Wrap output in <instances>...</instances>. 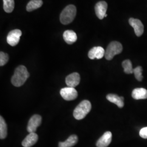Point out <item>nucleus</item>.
Segmentation results:
<instances>
[{
    "mask_svg": "<svg viewBox=\"0 0 147 147\" xmlns=\"http://www.w3.org/2000/svg\"><path fill=\"white\" fill-rule=\"evenodd\" d=\"M30 76V74L24 65H20L16 68L11 82L14 86L19 87L22 86Z\"/></svg>",
    "mask_w": 147,
    "mask_h": 147,
    "instance_id": "obj_1",
    "label": "nucleus"
},
{
    "mask_svg": "<svg viewBox=\"0 0 147 147\" xmlns=\"http://www.w3.org/2000/svg\"><path fill=\"white\" fill-rule=\"evenodd\" d=\"M91 109L92 105L90 101L88 100H83L75 109L73 112L74 117L77 120L82 119L87 115Z\"/></svg>",
    "mask_w": 147,
    "mask_h": 147,
    "instance_id": "obj_2",
    "label": "nucleus"
},
{
    "mask_svg": "<svg viewBox=\"0 0 147 147\" xmlns=\"http://www.w3.org/2000/svg\"><path fill=\"white\" fill-rule=\"evenodd\" d=\"M76 15V7L73 5H67L61 13L60 21L63 25H68L73 21Z\"/></svg>",
    "mask_w": 147,
    "mask_h": 147,
    "instance_id": "obj_3",
    "label": "nucleus"
},
{
    "mask_svg": "<svg viewBox=\"0 0 147 147\" xmlns=\"http://www.w3.org/2000/svg\"><path fill=\"white\" fill-rule=\"evenodd\" d=\"M123 47L121 43L118 42H111L105 51V57L106 59L110 61L118 54L121 53Z\"/></svg>",
    "mask_w": 147,
    "mask_h": 147,
    "instance_id": "obj_4",
    "label": "nucleus"
},
{
    "mask_svg": "<svg viewBox=\"0 0 147 147\" xmlns=\"http://www.w3.org/2000/svg\"><path fill=\"white\" fill-rule=\"evenodd\" d=\"M60 94L64 100L71 101L78 97V92L75 88L67 87L63 88L60 90Z\"/></svg>",
    "mask_w": 147,
    "mask_h": 147,
    "instance_id": "obj_5",
    "label": "nucleus"
},
{
    "mask_svg": "<svg viewBox=\"0 0 147 147\" xmlns=\"http://www.w3.org/2000/svg\"><path fill=\"white\" fill-rule=\"evenodd\" d=\"M22 32L20 30L16 29L11 31L7 37V42L11 47H15L20 41Z\"/></svg>",
    "mask_w": 147,
    "mask_h": 147,
    "instance_id": "obj_6",
    "label": "nucleus"
},
{
    "mask_svg": "<svg viewBox=\"0 0 147 147\" xmlns=\"http://www.w3.org/2000/svg\"><path fill=\"white\" fill-rule=\"evenodd\" d=\"M42 117L38 115H34L28 121L27 130L30 133L35 132L38 127L42 123Z\"/></svg>",
    "mask_w": 147,
    "mask_h": 147,
    "instance_id": "obj_7",
    "label": "nucleus"
},
{
    "mask_svg": "<svg viewBox=\"0 0 147 147\" xmlns=\"http://www.w3.org/2000/svg\"><path fill=\"white\" fill-rule=\"evenodd\" d=\"M107 9V3L105 1H100L95 6V14L97 17L100 19H103L106 14Z\"/></svg>",
    "mask_w": 147,
    "mask_h": 147,
    "instance_id": "obj_8",
    "label": "nucleus"
},
{
    "mask_svg": "<svg viewBox=\"0 0 147 147\" xmlns=\"http://www.w3.org/2000/svg\"><path fill=\"white\" fill-rule=\"evenodd\" d=\"M130 25L131 26L135 31V33L137 37L142 36L144 32V26L139 19L130 18L129 20Z\"/></svg>",
    "mask_w": 147,
    "mask_h": 147,
    "instance_id": "obj_9",
    "label": "nucleus"
},
{
    "mask_svg": "<svg viewBox=\"0 0 147 147\" xmlns=\"http://www.w3.org/2000/svg\"><path fill=\"white\" fill-rule=\"evenodd\" d=\"M112 135L110 131L105 132L96 143L97 147H107L112 141Z\"/></svg>",
    "mask_w": 147,
    "mask_h": 147,
    "instance_id": "obj_10",
    "label": "nucleus"
},
{
    "mask_svg": "<svg viewBox=\"0 0 147 147\" xmlns=\"http://www.w3.org/2000/svg\"><path fill=\"white\" fill-rule=\"evenodd\" d=\"M80 82V76L78 73L70 74L67 76L65 83L68 87L75 88L79 85Z\"/></svg>",
    "mask_w": 147,
    "mask_h": 147,
    "instance_id": "obj_11",
    "label": "nucleus"
},
{
    "mask_svg": "<svg viewBox=\"0 0 147 147\" xmlns=\"http://www.w3.org/2000/svg\"><path fill=\"white\" fill-rule=\"evenodd\" d=\"M105 50L101 47H93L89 50L88 53V57L91 59H101L105 56Z\"/></svg>",
    "mask_w": 147,
    "mask_h": 147,
    "instance_id": "obj_12",
    "label": "nucleus"
},
{
    "mask_svg": "<svg viewBox=\"0 0 147 147\" xmlns=\"http://www.w3.org/2000/svg\"><path fill=\"white\" fill-rule=\"evenodd\" d=\"M38 140V136L35 132L30 133L22 142L24 147H31L34 145Z\"/></svg>",
    "mask_w": 147,
    "mask_h": 147,
    "instance_id": "obj_13",
    "label": "nucleus"
},
{
    "mask_svg": "<svg viewBox=\"0 0 147 147\" xmlns=\"http://www.w3.org/2000/svg\"><path fill=\"white\" fill-rule=\"evenodd\" d=\"M63 39L68 44H72L76 42L78 37L76 33L72 30H67L63 33Z\"/></svg>",
    "mask_w": 147,
    "mask_h": 147,
    "instance_id": "obj_14",
    "label": "nucleus"
},
{
    "mask_svg": "<svg viewBox=\"0 0 147 147\" xmlns=\"http://www.w3.org/2000/svg\"><path fill=\"white\" fill-rule=\"evenodd\" d=\"M106 99L109 101L116 104L119 108H122L124 105V99L123 96H119L118 95L114 94H110L106 96Z\"/></svg>",
    "mask_w": 147,
    "mask_h": 147,
    "instance_id": "obj_15",
    "label": "nucleus"
},
{
    "mask_svg": "<svg viewBox=\"0 0 147 147\" xmlns=\"http://www.w3.org/2000/svg\"><path fill=\"white\" fill-rule=\"evenodd\" d=\"M132 96L135 100L147 99V90L143 88H138L133 90Z\"/></svg>",
    "mask_w": 147,
    "mask_h": 147,
    "instance_id": "obj_16",
    "label": "nucleus"
},
{
    "mask_svg": "<svg viewBox=\"0 0 147 147\" xmlns=\"http://www.w3.org/2000/svg\"><path fill=\"white\" fill-rule=\"evenodd\" d=\"M78 141V137L73 135L70 136L64 142H60L58 143V147H72L74 146Z\"/></svg>",
    "mask_w": 147,
    "mask_h": 147,
    "instance_id": "obj_17",
    "label": "nucleus"
},
{
    "mask_svg": "<svg viewBox=\"0 0 147 147\" xmlns=\"http://www.w3.org/2000/svg\"><path fill=\"white\" fill-rule=\"evenodd\" d=\"M42 5V0H31L26 6V10L28 11L36 10Z\"/></svg>",
    "mask_w": 147,
    "mask_h": 147,
    "instance_id": "obj_18",
    "label": "nucleus"
},
{
    "mask_svg": "<svg viewBox=\"0 0 147 147\" xmlns=\"http://www.w3.org/2000/svg\"><path fill=\"white\" fill-rule=\"evenodd\" d=\"M7 135V126L2 116L0 117V138L5 139Z\"/></svg>",
    "mask_w": 147,
    "mask_h": 147,
    "instance_id": "obj_19",
    "label": "nucleus"
},
{
    "mask_svg": "<svg viewBox=\"0 0 147 147\" xmlns=\"http://www.w3.org/2000/svg\"><path fill=\"white\" fill-rule=\"evenodd\" d=\"M3 9L6 13H11L14 8V0H3Z\"/></svg>",
    "mask_w": 147,
    "mask_h": 147,
    "instance_id": "obj_20",
    "label": "nucleus"
},
{
    "mask_svg": "<svg viewBox=\"0 0 147 147\" xmlns=\"http://www.w3.org/2000/svg\"><path fill=\"white\" fill-rule=\"evenodd\" d=\"M122 67L124 68V71L125 73L127 74L133 73L134 69L132 68L131 62L130 60L126 59L122 63Z\"/></svg>",
    "mask_w": 147,
    "mask_h": 147,
    "instance_id": "obj_21",
    "label": "nucleus"
},
{
    "mask_svg": "<svg viewBox=\"0 0 147 147\" xmlns=\"http://www.w3.org/2000/svg\"><path fill=\"white\" fill-rule=\"evenodd\" d=\"M133 73L135 74V76L138 81H142L143 76H142V68L141 67L138 66L136 68L134 69Z\"/></svg>",
    "mask_w": 147,
    "mask_h": 147,
    "instance_id": "obj_22",
    "label": "nucleus"
},
{
    "mask_svg": "<svg viewBox=\"0 0 147 147\" xmlns=\"http://www.w3.org/2000/svg\"><path fill=\"white\" fill-rule=\"evenodd\" d=\"M9 56L7 53L1 52L0 53V65L3 66L8 62Z\"/></svg>",
    "mask_w": 147,
    "mask_h": 147,
    "instance_id": "obj_23",
    "label": "nucleus"
},
{
    "mask_svg": "<svg viewBox=\"0 0 147 147\" xmlns=\"http://www.w3.org/2000/svg\"><path fill=\"white\" fill-rule=\"evenodd\" d=\"M140 136L143 138L147 139V127H144L140 130Z\"/></svg>",
    "mask_w": 147,
    "mask_h": 147,
    "instance_id": "obj_24",
    "label": "nucleus"
},
{
    "mask_svg": "<svg viewBox=\"0 0 147 147\" xmlns=\"http://www.w3.org/2000/svg\"><path fill=\"white\" fill-rule=\"evenodd\" d=\"M107 14H106L105 16V17H107Z\"/></svg>",
    "mask_w": 147,
    "mask_h": 147,
    "instance_id": "obj_25",
    "label": "nucleus"
}]
</instances>
